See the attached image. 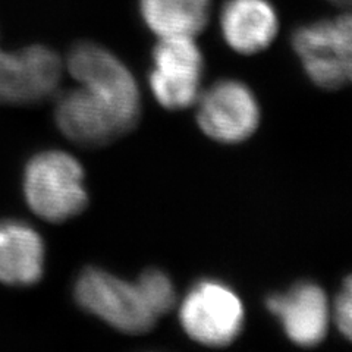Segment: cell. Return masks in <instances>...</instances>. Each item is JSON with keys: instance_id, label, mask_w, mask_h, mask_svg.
Masks as SVG:
<instances>
[{"instance_id": "6da1fadb", "label": "cell", "mask_w": 352, "mask_h": 352, "mask_svg": "<svg viewBox=\"0 0 352 352\" xmlns=\"http://www.w3.org/2000/svg\"><path fill=\"white\" fill-rule=\"evenodd\" d=\"M24 191L30 208L49 222L80 214L88 195L80 162L65 151H44L28 163Z\"/></svg>"}, {"instance_id": "7a4b0ae2", "label": "cell", "mask_w": 352, "mask_h": 352, "mask_svg": "<svg viewBox=\"0 0 352 352\" xmlns=\"http://www.w3.org/2000/svg\"><path fill=\"white\" fill-rule=\"evenodd\" d=\"M292 46L317 87L339 90L352 84V14L298 28Z\"/></svg>"}, {"instance_id": "3957f363", "label": "cell", "mask_w": 352, "mask_h": 352, "mask_svg": "<svg viewBox=\"0 0 352 352\" xmlns=\"http://www.w3.org/2000/svg\"><path fill=\"white\" fill-rule=\"evenodd\" d=\"M75 298L85 311L124 333H147L157 322L137 283L102 269H87L80 274Z\"/></svg>"}, {"instance_id": "277c9868", "label": "cell", "mask_w": 352, "mask_h": 352, "mask_svg": "<svg viewBox=\"0 0 352 352\" xmlns=\"http://www.w3.org/2000/svg\"><path fill=\"white\" fill-rule=\"evenodd\" d=\"M244 305L236 292L212 279L195 283L179 308L185 333L207 346L232 344L244 327Z\"/></svg>"}, {"instance_id": "5b68a950", "label": "cell", "mask_w": 352, "mask_h": 352, "mask_svg": "<svg viewBox=\"0 0 352 352\" xmlns=\"http://www.w3.org/2000/svg\"><path fill=\"white\" fill-rule=\"evenodd\" d=\"M54 116L66 137L88 147L104 146L138 122L109 96L84 85L59 98Z\"/></svg>"}, {"instance_id": "8992f818", "label": "cell", "mask_w": 352, "mask_h": 352, "mask_svg": "<svg viewBox=\"0 0 352 352\" xmlns=\"http://www.w3.org/2000/svg\"><path fill=\"white\" fill-rule=\"evenodd\" d=\"M203 54L192 37H162L153 50L148 84L156 100L166 109L195 104L201 93Z\"/></svg>"}, {"instance_id": "52a82bcc", "label": "cell", "mask_w": 352, "mask_h": 352, "mask_svg": "<svg viewBox=\"0 0 352 352\" xmlns=\"http://www.w3.org/2000/svg\"><path fill=\"white\" fill-rule=\"evenodd\" d=\"M197 122L204 134L219 142L245 141L260 124V106L241 81L222 80L197 98Z\"/></svg>"}, {"instance_id": "ba28073f", "label": "cell", "mask_w": 352, "mask_h": 352, "mask_svg": "<svg viewBox=\"0 0 352 352\" xmlns=\"http://www.w3.org/2000/svg\"><path fill=\"white\" fill-rule=\"evenodd\" d=\"M62 62L52 49L30 46L8 53L0 49V103L32 104L58 90Z\"/></svg>"}, {"instance_id": "9c48e42d", "label": "cell", "mask_w": 352, "mask_h": 352, "mask_svg": "<svg viewBox=\"0 0 352 352\" xmlns=\"http://www.w3.org/2000/svg\"><path fill=\"white\" fill-rule=\"evenodd\" d=\"M266 308L296 345L316 346L326 338L330 307L324 291L317 283L300 282L286 292L272 294L266 300Z\"/></svg>"}, {"instance_id": "30bf717a", "label": "cell", "mask_w": 352, "mask_h": 352, "mask_svg": "<svg viewBox=\"0 0 352 352\" xmlns=\"http://www.w3.org/2000/svg\"><path fill=\"white\" fill-rule=\"evenodd\" d=\"M68 71L80 85L116 97L141 115V97L134 75L113 53L94 43H80L69 52Z\"/></svg>"}, {"instance_id": "8fae6325", "label": "cell", "mask_w": 352, "mask_h": 352, "mask_svg": "<svg viewBox=\"0 0 352 352\" xmlns=\"http://www.w3.org/2000/svg\"><path fill=\"white\" fill-rule=\"evenodd\" d=\"M278 15L267 0H229L220 15L225 41L242 54L269 47L278 34Z\"/></svg>"}, {"instance_id": "7c38bea8", "label": "cell", "mask_w": 352, "mask_h": 352, "mask_svg": "<svg viewBox=\"0 0 352 352\" xmlns=\"http://www.w3.org/2000/svg\"><path fill=\"white\" fill-rule=\"evenodd\" d=\"M44 242L36 229L15 220L0 222V282L37 283L44 272Z\"/></svg>"}, {"instance_id": "4fadbf2b", "label": "cell", "mask_w": 352, "mask_h": 352, "mask_svg": "<svg viewBox=\"0 0 352 352\" xmlns=\"http://www.w3.org/2000/svg\"><path fill=\"white\" fill-rule=\"evenodd\" d=\"M148 28L162 37H195L208 19L210 0H140Z\"/></svg>"}, {"instance_id": "5bb4252c", "label": "cell", "mask_w": 352, "mask_h": 352, "mask_svg": "<svg viewBox=\"0 0 352 352\" xmlns=\"http://www.w3.org/2000/svg\"><path fill=\"white\" fill-rule=\"evenodd\" d=\"M153 314L157 318L168 314L176 304L175 286L166 273L159 269L146 270L135 282Z\"/></svg>"}, {"instance_id": "9a60e30c", "label": "cell", "mask_w": 352, "mask_h": 352, "mask_svg": "<svg viewBox=\"0 0 352 352\" xmlns=\"http://www.w3.org/2000/svg\"><path fill=\"white\" fill-rule=\"evenodd\" d=\"M333 320L342 336L352 342V274L344 282L333 305Z\"/></svg>"}, {"instance_id": "2e32d148", "label": "cell", "mask_w": 352, "mask_h": 352, "mask_svg": "<svg viewBox=\"0 0 352 352\" xmlns=\"http://www.w3.org/2000/svg\"><path fill=\"white\" fill-rule=\"evenodd\" d=\"M330 2H335L338 5H344V6H352V0H330Z\"/></svg>"}]
</instances>
